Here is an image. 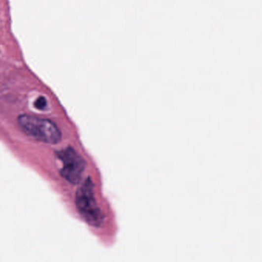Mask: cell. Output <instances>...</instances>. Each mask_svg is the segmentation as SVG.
Returning <instances> with one entry per match:
<instances>
[{
    "label": "cell",
    "mask_w": 262,
    "mask_h": 262,
    "mask_svg": "<svg viewBox=\"0 0 262 262\" xmlns=\"http://www.w3.org/2000/svg\"><path fill=\"white\" fill-rule=\"evenodd\" d=\"M18 123L27 135L44 143L55 145L61 141V131L49 119L23 114L18 117Z\"/></svg>",
    "instance_id": "7a4b0ae2"
},
{
    "label": "cell",
    "mask_w": 262,
    "mask_h": 262,
    "mask_svg": "<svg viewBox=\"0 0 262 262\" xmlns=\"http://www.w3.org/2000/svg\"><path fill=\"white\" fill-rule=\"evenodd\" d=\"M34 105H35V107L37 109L42 110V109L46 108V105H47V101H46V98H44V97H41L35 100Z\"/></svg>",
    "instance_id": "277c9868"
},
{
    "label": "cell",
    "mask_w": 262,
    "mask_h": 262,
    "mask_svg": "<svg viewBox=\"0 0 262 262\" xmlns=\"http://www.w3.org/2000/svg\"><path fill=\"white\" fill-rule=\"evenodd\" d=\"M94 183L90 177L86 178L75 194V205L82 218L93 227H100L105 215L95 197Z\"/></svg>",
    "instance_id": "6da1fadb"
},
{
    "label": "cell",
    "mask_w": 262,
    "mask_h": 262,
    "mask_svg": "<svg viewBox=\"0 0 262 262\" xmlns=\"http://www.w3.org/2000/svg\"><path fill=\"white\" fill-rule=\"evenodd\" d=\"M56 155L63 163V168L60 171L62 176L72 185L79 183L86 169L84 159L72 147L58 151Z\"/></svg>",
    "instance_id": "3957f363"
}]
</instances>
